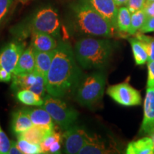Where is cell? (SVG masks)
<instances>
[{"label":"cell","instance_id":"obj_29","mask_svg":"<svg viewBox=\"0 0 154 154\" xmlns=\"http://www.w3.org/2000/svg\"><path fill=\"white\" fill-rule=\"evenodd\" d=\"M12 2L13 0H0V25L8 14Z\"/></svg>","mask_w":154,"mask_h":154},{"label":"cell","instance_id":"obj_13","mask_svg":"<svg viewBox=\"0 0 154 154\" xmlns=\"http://www.w3.org/2000/svg\"><path fill=\"white\" fill-rule=\"evenodd\" d=\"M35 67V50L32 44L24 50L15 67L13 75L33 72Z\"/></svg>","mask_w":154,"mask_h":154},{"label":"cell","instance_id":"obj_2","mask_svg":"<svg viewBox=\"0 0 154 154\" xmlns=\"http://www.w3.org/2000/svg\"><path fill=\"white\" fill-rule=\"evenodd\" d=\"M74 22L82 34L94 36L110 37L115 28L89 2L82 0L73 7Z\"/></svg>","mask_w":154,"mask_h":154},{"label":"cell","instance_id":"obj_15","mask_svg":"<svg viewBox=\"0 0 154 154\" xmlns=\"http://www.w3.org/2000/svg\"><path fill=\"white\" fill-rule=\"evenodd\" d=\"M59 42L53 36L44 32H32V46L36 51H49L54 50Z\"/></svg>","mask_w":154,"mask_h":154},{"label":"cell","instance_id":"obj_12","mask_svg":"<svg viewBox=\"0 0 154 154\" xmlns=\"http://www.w3.org/2000/svg\"><path fill=\"white\" fill-rule=\"evenodd\" d=\"M91 5L107 19L115 29L116 28V17L118 7L114 0H88Z\"/></svg>","mask_w":154,"mask_h":154},{"label":"cell","instance_id":"obj_28","mask_svg":"<svg viewBox=\"0 0 154 154\" xmlns=\"http://www.w3.org/2000/svg\"><path fill=\"white\" fill-rule=\"evenodd\" d=\"M10 146L11 141L0 126V153H8Z\"/></svg>","mask_w":154,"mask_h":154},{"label":"cell","instance_id":"obj_17","mask_svg":"<svg viewBox=\"0 0 154 154\" xmlns=\"http://www.w3.org/2000/svg\"><path fill=\"white\" fill-rule=\"evenodd\" d=\"M34 125L27 113L23 110H19L13 113L11 120V129L16 136L26 131Z\"/></svg>","mask_w":154,"mask_h":154},{"label":"cell","instance_id":"obj_6","mask_svg":"<svg viewBox=\"0 0 154 154\" xmlns=\"http://www.w3.org/2000/svg\"><path fill=\"white\" fill-rule=\"evenodd\" d=\"M60 20L59 14L51 7H44L34 14L31 22V32H44L56 38L60 36Z\"/></svg>","mask_w":154,"mask_h":154},{"label":"cell","instance_id":"obj_19","mask_svg":"<svg viewBox=\"0 0 154 154\" xmlns=\"http://www.w3.org/2000/svg\"><path fill=\"white\" fill-rule=\"evenodd\" d=\"M37 79V74L34 72L18 75H12L11 88L16 91L30 89Z\"/></svg>","mask_w":154,"mask_h":154},{"label":"cell","instance_id":"obj_26","mask_svg":"<svg viewBox=\"0 0 154 154\" xmlns=\"http://www.w3.org/2000/svg\"><path fill=\"white\" fill-rule=\"evenodd\" d=\"M17 146L19 149L24 154H39L43 153L40 144L32 143L23 138H17Z\"/></svg>","mask_w":154,"mask_h":154},{"label":"cell","instance_id":"obj_20","mask_svg":"<svg viewBox=\"0 0 154 154\" xmlns=\"http://www.w3.org/2000/svg\"><path fill=\"white\" fill-rule=\"evenodd\" d=\"M52 131H49L41 127L33 126L28 130H26V131L17 136V138H23L32 143L40 144L43 141L44 138Z\"/></svg>","mask_w":154,"mask_h":154},{"label":"cell","instance_id":"obj_9","mask_svg":"<svg viewBox=\"0 0 154 154\" xmlns=\"http://www.w3.org/2000/svg\"><path fill=\"white\" fill-rule=\"evenodd\" d=\"M21 42H11L0 50V69L13 74L19 57L24 50Z\"/></svg>","mask_w":154,"mask_h":154},{"label":"cell","instance_id":"obj_5","mask_svg":"<svg viewBox=\"0 0 154 154\" xmlns=\"http://www.w3.org/2000/svg\"><path fill=\"white\" fill-rule=\"evenodd\" d=\"M52 118L54 122L61 129L65 130L73 126L78 119L79 113L74 108L69 106L61 98L47 94L44 97L42 106Z\"/></svg>","mask_w":154,"mask_h":154},{"label":"cell","instance_id":"obj_32","mask_svg":"<svg viewBox=\"0 0 154 154\" xmlns=\"http://www.w3.org/2000/svg\"><path fill=\"white\" fill-rule=\"evenodd\" d=\"M148 70H149V76L147 81V87H153L154 86V61H148Z\"/></svg>","mask_w":154,"mask_h":154},{"label":"cell","instance_id":"obj_18","mask_svg":"<svg viewBox=\"0 0 154 154\" xmlns=\"http://www.w3.org/2000/svg\"><path fill=\"white\" fill-rule=\"evenodd\" d=\"M127 154H153L154 145L151 138L146 136L140 139L128 143Z\"/></svg>","mask_w":154,"mask_h":154},{"label":"cell","instance_id":"obj_7","mask_svg":"<svg viewBox=\"0 0 154 154\" xmlns=\"http://www.w3.org/2000/svg\"><path fill=\"white\" fill-rule=\"evenodd\" d=\"M107 94L119 104L124 106H134L141 104L140 92L132 87L128 82L110 86L107 88Z\"/></svg>","mask_w":154,"mask_h":154},{"label":"cell","instance_id":"obj_1","mask_svg":"<svg viewBox=\"0 0 154 154\" xmlns=\"http://www.w3.org/2000/svg\"><path fill=\"white\" fill-rule=\"evenodd\" d=\"M74 51L69 42H59L47 76V92L57 98L74 93L82 80Z\"/></svg>","mask_w":154,"mask_h":154},{"label":"cell","instance_id":"obj_24","mask_svg":"<svg viewBox=\"0 0 154 154\" xmlns=\"http://www.w3.org/2000/svg\"><path fill=\"white\" fill-rule=\"evenodd\" d=\"M146 19H147V17L143 9L131 13V26L128 34L129 35H135L145 23Z\"/></svg>","mask_w":154,"mask_h":154},{"label":"cell","instance_id":"obj_11","mask_svg":"<svg viewBox=\"0 0 154 154\" xmlns=\"http://www.w3.org/2000/svg\"><path fill=\"white\" fill-rule=\"evenodd\" d=\"M119 153L116 146L106 140H101L100 136L94 134L90 136L88 141L80 150L79 154H106Z\"/></svg>","mask_w":154,"mask_h":154},{"label":"cell","instance_id":"obj_36","mask_svg":"<svg viewBox=\"0 0 154 154\" xmlns=\"http://www.w3.org/2000/svg\"><path fill=\"white\" fill-rule=\"evenodd\" d=\"M128 0H114L116 5H117V7H122V6L126 5L127 2H128Z\"/></svg>","mask_w":154,"mask_h":154},{"label":"cell","instance_id":"obj_14","mask_svg":"<svg viewBox=\"0 0 154 154\" xmlns=\"http://www.w3.org/2000/svg\"><path fill=\"white\" fill-rule=\"evenodd\" d=\"M30 117L31 121L34 126L44 128L49 131H52L54 129V121L49 113L44 108L42 109H24Z\"/></svg>","mask_w":154,"mask_h":154},{"label":"cell","instance_id":"obj_31","mask_svg":"<svg viewBox=\"0 0 154 154\" xmlns=\"http://www.w3.org/2000/svg\"><path fill=\"white\" fill-rule=\"evenodd\" d=\"M140 33H149V32H154V17H150L146 19L145 23H144L141 28L138 30Z\"/></svg>","mask_w":154,"mask_h":154},{"label":"cell","instance_id":"obj_37","mask_svg":"<svg viewBox=\"0 0 154 154\" xmlns=\"http://www.w3.org/2000/svg\"><path fill=\"white\" fill-rule=\"evenodd\" d=\"M150 137L151 138L152 140H153V145H154V133H153V134H152V136H150Z\"/></svg>","mask_w":154,"mask_h":154},{"label":"cell","instance_id":"obj_4","mask_svg":"<svg viewBox=\"0 0 154 154\" xmlns=\"http://www.w3.org/2000/svg\"><path fill=\"white\" fill-rule=\"evenodd\" d=\"M106 76L102 72H95L82 78L76 88V99L84 106L95 104L103 97Z\"/></svg>","mask_w":154,"mask_h":154},{"label":"cell","instance_id":"obj_33","mask_svg":"<svg viewBox=\"0 0 154 154\" xmlns=\"http://www.w3.org/2000/svg\"><path fill=\"white\" fill-rule=\"evenodd\" d=\"M143 9L145 11L147 18L154 17V2H146V5Z\"/></svg>","mask_w":154,"mask_h":154},{"label":"cell","instance_id":"obj_30","mask_svg":"<svg viewBox=\"0 0 154 154\" xmlns=\"http://www.w3.org/2000/svg\"><path fill=\"white\" fill-rule=\"evenodd\" d=\"M146 2V0H128L126 4V7L129 9L131 13H134L143 9Z\"/></svg>","mask_w":154,"mask_h":154},{"label":"cell","instance_id":"obj_27","mask_svg":"<svg viewBox=\"0 0 154 154\" xmlns=\"http://www.w3.org/2000/svg\"><path fill=\"white\" fill-rule=\"evenodd\" d=\"M61 138H61V134L60 133L55 131L54 130L50 134L48 135L47 137L44 138L43 141L40 143V146H41L43 153H49L50 146L56 141L61 140Z\"/></svg>","mask_w":154,"mask_h":154},{"label":"cell","instance_id":"obj_38","mask_svg":"<svg viewBox=\"0 0 154 154\" xmlns=\"http://www.w3.org/2000/svg\"><path fill=\"white\" fill-rule=\"evenodd\" d=\"M154 2V0H146V2Z\"/></svg>","mask_w":154,"mask_h":154},{"label":"cell","instance_id":"obj_34","mask_svg":"<svg viewBox=\"0 0 154 154\" xmlns=\"http://www.w3.org/2000/svg\"><path fill=\"white\" fill-rule=\"evenodd\" d=\"M61 140L56 141L54 143L51 144L49 147V153H59L61 147Z\"/></svg>","mask_w":154,"mask_h":154},{"label":"cell","instance_id":"obj_3","mask_svg":"<svg viewBox=\"0 0 154 154\" xmlns=\"http://www.w3.org/2000/svg\"><path fill=\"white\" fill-rule=\"evenodd\" d=\"M112 49L109 40L84 37L76 42L74 54L77 62L84 69H101L109 61Z\"/></svg>","mask_w":154,"mask_h":154},{"label":"cell","instance_id":"obj_25","mask_svg":"<svg viewBox=\"0 0 154 154\" xmlns=\"http://www.w3.org/2000/svg\"><path fill=\"white\" fill-rule=\"evenodd\" d=\"M136 37L139 40L140 44L143 46L146 53L149 56V61H154V37L146 36L143 33L137 32L136 33Z\"/></svg>","mask_w":154,"mask_h":154},{"label":"cell","instance_id":"obj_23","mask_svg":"<svg viewBox=\"0 0 154 154\" xmlns=\"http://www.w3.org/2000/svg\"><path fill=\"white\" fill-rule=\"evenodd\" d=\"M128 42H130L131 45L136 64H144L146 61L149 60V56L146 53L143 46L140 44L139 40L136 37L129 38H128Z\"/></svg>","mask_w":154,"mask_h":154},{"label":"cell","instance_id":"obj_8","mask_svg":"<svg viewBox=\"0 0 154 154\" xmlns=\"http://www.w3.org/2000/svg\"><path fill=\"white\" fill-rule=\"evenodd\" d=\"M91 134L85 129L77 126H73L65 131L63 137L64 138L65 153L76 154L88 141Z\"/></svg>","mask_w":154,"mask_h":154},{"label":"cell","instance_id":"obj_35","mask_svg":"<svg viewBox=\"0 0 154 154\" xmlns=\"http://www.w3.org/2000/svg\"><path fill=\"white\" fill-rule=\"evenodd\" d=\"M8 154H22V152L19 149L17 143L14 140H11V146L9 148Z\"/></svg>","mask_w":154,"mask_h":154},{"label":"cell","instance_id":"obj_21","mask_svg":"<svg viewBox=\"0 0 154 154\" xmlns=\"http://www.w3.org/2000/svg\"><path fill=\"white\" fill-rule=\"evenodd\" d=\"M17 98L21 103L26 106H42L44 103V98L29 89H23L17 91Z\"/></svg>","mask_w":154,"mask_h":154},{"label":"cell","instance_id":"obj_10","mask_svg":"<svg viewBox=\"0 0 154 154\" xmlns=\"http://www.w3.org/2000/svg\"><path fill=\"white\" fill-rule=\"evenodd\" d=\"M144 115L140 135L151 136L154 133V86L147 87L144 99Z\"/></svg>","mask_w":154,"mask_h":154},{"label":"cell","instance_id":"obj_16","mask_svg":"<svg viewBox=\"0 0 154 154\" xmlns=\"http://www.w3.org/2000/svg\"><path fill=\"white\" fill-rule=\"evenodd\" d=\"M55 49L49 51H39L34 49L35 50V67L34 72L36 74L42 75L46 79L54 56Z\"/></svg>","mask_w":154,"mask_h":154},{"label":"cell","instance_id":"obj_22","mask_svg":"<svg viewBox=\"0 0 154 154\" xmlns=\"http://www.w3.org/2000/svg\"><path fill=\"white\" fill-rule=\"evenodd\" d=\"M131 13L127 7H120L116 17V29L119 32L128 33L131 26Z\"/></svg>","mask_w":154,"mask_h":154}]
</instances>
